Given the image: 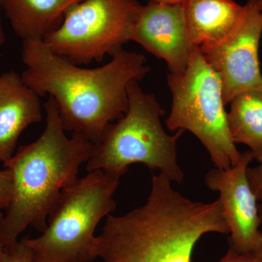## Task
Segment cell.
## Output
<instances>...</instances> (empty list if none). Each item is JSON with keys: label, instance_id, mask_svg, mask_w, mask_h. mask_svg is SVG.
Wrapping results in <instances>:
<instances>
[{"label": "cell", "instance_id": "obj_15", "mask_svg": "<svg viewBox=\"0 0 262 262\" xmlns=\"http://www.w3.org/2000/svg\"><path fill=\"white\" fill-rule=\"evenodd\" d=\"M13 193V180L8 168L0 170V211L6 210L11 203Z\"/></svg>", "mask_w": 262, "mask_h": 262}, {"label": "cell", "instance_id": "obj_16", "mask_svg": "<svg viewBox=\"0 0 262 262\" xmlns=\"http://www.w3.org/2000/svg\"><path fill=\"white\" fill-rule=\"evenodd\" d=\"M215 262H262V248L257 251L242 253L230 246L225 256Z\"/></svg>", "mask_w": 262, "mask_h": 262}, {"label": "cell", "instance_id": "obj_13", "mask_svg": "<svg viewBox=\"0 0 262 262\" xmlns=\"http://www.w3.org/2000/svg\"><path fill=\"white\" fill-rule=\"evenodd\" d=\"M82 0H2L15 35L23 41L43 42L61 25L65 13Z\"/></svg>", "mask_w": 262, "mask_h": 262}, {"label": "cell", "instance_id": "obj_9", "mask_svg": "<svg viewBox=\"0 0 262 262\" xmlns=\"http://www.w3.org/2000/svg\"><path fill=\"white\" fill-rule=\"evenodd\" d=\"M253 159L248 150L234 166L211 169L205 177L207 187L220 194L219 200L230 234V246L242 253L262 248L258 200L248 177V165Z\"/></svg>", "mask_w": 262, "mask_h": 262}, {"label": "cell", "instance_id": "obj_23", "mask_svg": "<svg viewBox=\"0 0 262 262\" xmlns=\"http://www.w3.org/2000/svg\"><path fill=\"white\" fill-rule=\"evenodd\" d=\"M258 209H259V215L262 221V203L261 205H258Z\"/></svg>", "mask_w": 262, "mask_h": 262}, {"label": "cell", "instance_id": "obj_21", "mask_svg": "<svg viewBox=\"0 0 262 262\" xmlns=\"http://www.w3.org/2000/svg\"><path fill=\"white\" fill-rule=\"evenodd\" d=\"M5 255V247L4 245L2 244L1 241H0V262L4 261Z\"/></svg>", "mask_w": 262, "mask_h": 262}, {"label": "cell", "instance_id": "obj_7", "mask_svg": "<svg viewBox=\"0 0 262 262\" xmlns=\"http://www.w3.org/2000/svg\"><path fill=\"white\" fill-rule=\"evenodd\" d=\"M142 6L137 0H82L43 42L75 64L101 62L131 41Z\"/></svg>", "mask_w": 262, "mask_h": 262}, {"label": "cell", "instance_id": "obj_12", "mask_svg": "<svg viewBox=\"0 0 262 262\" xmlns=\"http://www.w3.org/2000/svg\"><path fill=\"white\" fill-rule=\"evenodd\" d=\"M182 6L188 37L196 48L222 42L237 27L245 10L234 0H185Z\"/></svg>", "mask_w": 262, "mask_h": 262}, {"label": "cell", "instance_id": "obj_8", "mask_svg": "<svg viewBox=\"0 0 262 262\" xmlns=\"http://www.w3.org/2000/svg\"><path fill=\"white\" fill-rule=\"evenodd\" d=\"M237 27L222 42L198 48L202 56L218 75L224 102L250 90L262 91L258 48L262 35L260 0H247Z\"/></svg>", "mask_w": 262, "mask_h": 262}, {"label": "cell", "instance_id": "obj_20", "mask_svg": "<svg viewBox=\"0 0 262 262\" xmlns=\"http://www.w3.org/2000/svg\"><path fill=\"white\" fill-rule=\"evenodd\" d=\"M1 2L0 0V10H1ZM5 41L4 31H3V25H2L1 14H0V46L3 45Z\"/></svg>", "mask_w": 262, "mask_h": 262}, {"label": "cell", "instance_id": "obj_3", "mask_svg": "<svg viewBox=\"0 0 262 262\" xmlns=\"http://www.w3.org/2000/svg\"><path fill=\"white\" fill-rule=\"evenodd\" d=\"M46 125L34 142L20 146L4 163L13 180V198L0 227L5 248L18 243L19 235L31 226L40 232L60 194L77 180L82 164L89 161L94 144L81 135H66L53 98L45 103Z\"/></svg>", "mask_w": 262, "mask_h": 262}, {"label": "cell", "instance_id": "obj_18", "mask_svg": "<svg viewBox=\"0 0 262 262\" xmlns=\"http://www.w3.org/2000/svg\"><path fill=\"white\" fill-rule=\"evenodd\" d=\"M248 177L258 201L262 203V163L254 168H248Z\"/></svg>", "mask_w": 262, "mask_h": 262}, {"label": "cell", "instance_id": "obj_5", "mask_svg": "<svg viewBox=\"0 0 262 262\" xmlns=\"http://www.w3.org/2000/svg\"><path fill=\"white\" fill-rule=\"evenodd\" d=\"M120 178L95 170L62 190L44 232L21 242L32 262H91L96 259V227L116 209Z\"/></svg>", "mask_w": 262, "mask_h": 262}, {"label": "cell", "instance_id": "obj_1", "mask_svg": "<svg viewBox=\"0 0 262 262\" xmlns=\"http://www.w3.org/2000/svg\"><path fill=\"white\" fill-rule=\"evenodd\" d=\"M21 59L24 82L39 96L54 99L65 131L94 144L126 113L129 83L150 72L145 57L136 52L122 49L106 64L82 68L39 41H23Z\"/></svg>", "mask_w": 262, "mask_h": 262}, {"label": "cell", "instance_id": "obj_2", "mask_svg": "<svg viewBox=\"0 0 262 262\" xmlns=\"http://www.w3.org/2000/svg\"><path fill=\"white\" fill-rule=\"evenodd\" d=\"M209 233H229L220 200L189 199L159 173L143 206L107 215L95 253L101 262H192L196 244Z\"/></svg>", "mask_w": 262, "mask_h": 262}, {"label": "cell", "instance_id": "obj_17", "mask_svg": "<svg viewBox=\"0 0 262 262\" xmlns=\"http://www.w3.org/2000/svg\"><path fill=\"white\" fill-rule=\"evenodd\" d=\"M3 262H32L28 248L20 241L10 247L5 248Z\"/></svg>", "mask_w": 262, "mask_h": 262}, {"label": "cell", "instance_id": "obj_24", "mask_svg": "<svg viewBox=\"0 0 262 262\" xmlns=\"http://www.w3.org/2000/svg\"><path fill=\"white\" fill-rule=\"evenodd\" d=\"M260 2H261V6H262V0H260Z\"/></svg>", "mask_w": 262, "mask_h": 262}, {"label": "cell", "instance_id": "obj_10", "mask_svg": "<svg viewBox=\"0 0 262 262\" xmlns=\"http://www.w3.org/2000/svg\"><path fill=\"white\" fill-rule=\"evenodd\" d=\"M131 41L164 60L173 75L185 72L194 48L188 37L182 4L149 2L143 5L133 29Z\"/></svg>", "mask_w": 262, "mask_h": 262}, {"label": "cell", "instance_id": "obj_19", "mask_svg": "<svg viewBox=\"0 0 262 262\" xmlns=\"http://www.w3.org/2000/svg\"><path fill=\"white\" fill-rule=\"evenodd\" d=\"M149 3H160V4L176 5L182 4L185 0H148Z\"/></svg>", "mask_w": 262, "mask_h": 262}, {"label": "cell", "instance_id": "obj_11", "mask_svg": "<svg viewBox=\"0 0 262 262\" xmlns=\"http://www.w3.org/2000/svg\"><path fill=\"white\" fill-rule=\"evenodd\" d=\"M39 97L18 74L0 75V161L6 163L13 156L25 129L42 121Z\"/></svg>", "mask_w": 262, "mask_h": 262}, {"label": "cell", "instance_id": "obj_22", "mask_svg": "<svg viewBox=\"0 0 262 262\" xmlns=\"http://www.w3.org/2000/svg\"><path fill=\"white\" fill-rule=\"evenodd\" d=\"M3 218H4V215L0 211V227H1L2 223H3Z\"/></svg>", "mask_w": 262, "mask_h": 262}, {"label": "cell", "instance_id": "obj_14", "mask_svg": "<svg viewBox=\"0 0 262 262\" xmlns=\"http://www.w3.org/2000/svg\"><path fill=\"white\" fill-rule=\"evenodd\" d=\"M229 103L227 122L232 140L247 146L253 159L262 163V91H244Z\"/></svg>", "mask_w": 262, "mask_h": 262}, {"label": "cell", "instance_id": "obj_6", "mask_svg": "<svg viewBox=\"0 0 262 262\" xmlns=\"http://www.w3.org/2000/svg\"><path fill=\"white\" fill-rule=\"evenodd\" d=\"M172 106L165 122L169 130H188L199 139L215 168L238 163L239 152L229 132L222 86L218 75L194 47L187 70L168 75Z\"/></svg>", "mask_w": 262, "mask_h": 262}, {"label": "cell", "instance_id": "obj_4", "mask_svg": "<svg viewBox=\"0 0 262 262\" xmlns=\"http://www.w3.org/2000/svg\"><path fill=\"white\" fill-rule=\"evenodd\" d=\"M139 82L129 83L127 112L108 124L94 144L86 170L121 178L130 165L143 164L181 184L184 174L177 160V143L184 130H177L173 135L165 132L161 123L165 110L155 95L144 92Z\"/></svg>", "mask_w": 262, "mask_h": 262}]
</instances>
